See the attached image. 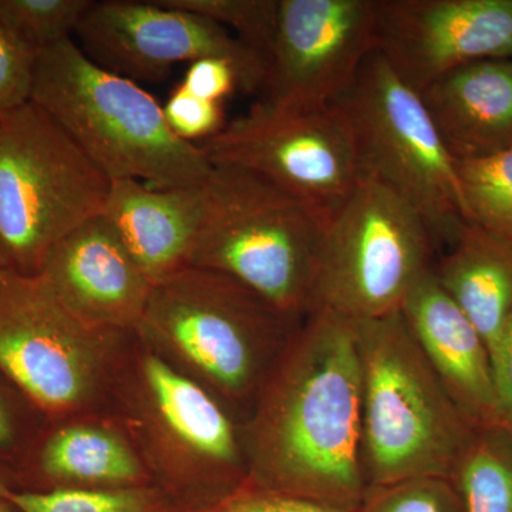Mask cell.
I'll return each instance as SVG.
<instances>
[{"label": "cell", "instance_id": "1", "mask_svg": "<svg viewBox=\"0 0 512 512\" xmlns=\"http://www.w3.org/2000/svg\"><path fill=\"white\" fill-rule=\"evenodd\" d=\"M241 431L249 485L359 511L369 485L355 322L328 311L303 320Z\"/></svg>", "mask_w": 512, "mask_h": 512}, {"label": "cell", "instance_id": "2", "mask_svg": "<svg viewBox=\"0 0 512 512\" xmlns=\"http://www.w3.org/2000/svg\"><path fill=\"white\" fill-rule=\"evenodd\" d=\"M154 484L185 512H214L249 485L241 424L211 392L130 333L111 409Z\"/></svg>", "mask_w": 512, "mask_h": 512}, {"label": "cell", "instance_id": "3", "mask_svg": "<svg viewBox=\"0 0 512 512\" xmlns=\"http://www.w3.org/2000/svg\"><path fill=\"white\" fill-rule=\"evenodd\" d=\"M301 323L235 279L188 266L153 285L134 332L242 424Z\"/></svg>", "mask_w": 512, "mask_h": 512}, {"label": "cell", "instance_id": "4", "mask_svg": "<svg viewBox=\"0 0 512 512\" xmlns=\"http://www.w3.org/2000/svg\"><path fill=\"white\" fill-rule=\"evenodd\" d=\"M30 101L110 180L192 187L207 183L214 170L200 144L170 130L154 96L92 62L72 37L37 56Z\"/></svg>", "mask_w": 512, "mask_h": 512}, {"label": "cell", "instance_id": "5", "mask_svg": "<svg viewBox=\"0 0 512 512\" xmlns=\"http://www.w3.org/2000/svg\"><path fill=\"white\" fill-rule=\"evenodd\" d=\"M355 326L367 485L453 477L477 430L451 399L402 311Z\"/></svg>", "mask_w": 512, "mask_h": 512}, {"label": "cell", "instance_id": "6", "mask_svg": "<svg viewBox=\"0 0 512 512\" xmlns=\"http://www.w3.org/2000/svg\"><path fill=\"white\" fill-rule=\"evenodd\" d=\"M208 212L190 265L235 279L286 316L312 313L329 215L245 168L214 164Z\"/></svg>", "mask_w": 512, "mask_h": 512}, {"label": "cell", "instance_id": "7", "mask_svg": "<svg viewBox=\"0 0 512 512\" xmlns=\"http://www.w3.org/2000/svg\"><path fill=\"white\" fill-rule=\"evenodd\" d=\"M128 336L84 323L42 276L0 275V373L47 423L99 417L111 407Z\"/></svg>", "mask_w": 512, "mask_h": 512}, {"label": "cell", "instance_id": "8", "mask_svg": "<svg viewBox=\"0 0 512 512\" xmlns=\"http://www.w3.org/2000/svg\"><path fill=\"white\" fill-rule=\"evenodd\" d=\"M111 180L33 101L0 113V255L40 274L60 239L103 212Z\"/></svg>", "mask_w": 512, "mask_h": 512}, {"label": "cell", "instance_id": "9", "mask_svg": "<svg viewBox=\"0 0 512 512\" xmlns=\"http://www.w3.org/2000/svg\"><path fill=\"white\" fill-rule=\"evenodd\" d=\"M434 244L419 212L363 173L326 225L312 313L362 322L400 311L413 286L433 269Z\"/></svg>", "mask_w": 512, "mask_h": 512}, {"label": "cell", "instance_id": "10", "mask_svg": "<svg viewBox=\"0 0 512 512\" xmlns=\"http://www.w3.org/2000/svg\"><path fill=\"white\" fill-rule=\"evenodd\" d=\"M333 104L349 121L363 173L409 202L434 242L450 247L470 220L456 160L420 93L375 50L348 92Z\"/></svg>", "mask_w": 512, "mask_h": 512}, {"label": "cell", "instance_id": "11", "mask_svg": "<svg viewBox=\"0 0 512 512\" xmlns=\"http://www.w3.org/2000/svg\"><path fill=\"white\" fill-rule=\"evenodd\" d=\"M200 144L212 164L245 168L332 215L363 175L355 136L336 104L261 100Z\"/></svg>", "mask_w": 512, "mask_h": 512}, {"label": "cell", "instance_id": "12", "mask_svg": "<svg viewBox=\"0 0 512 512\" xmlns=\"http://www.w3.org/2000/svg\"><path fill=\"white\" fill-rule=\"evenodd\" d=\"M74 35L92 62L134 82H158L177 64L220 57L237 67L245 92L264 86V57L218 23L164 0H93Z\"/></svg>", "mask_w": 512, "mask_h": 512}, {"label": "cell", "instance_id": "13", "mask_svg": "<svg viewBox=\"0 0 512 512\" xmlns=\"http://www.w3.org/2000/svg\"><path fill=\"white\" fill-rule=\"evenodd\" d=\"M376 0H279L262 90L278 106L336 103L376 50Z\"/></svg>", "mask_w": 512, "mask_h": 512}, {"label": "cell", "instance_id": "14", "mask_svg": "<svg viewBox=\"0 0 512 512\" xmlns=\"http://www.w3.org/2000/svg\"><path fill=\"white\" fill-rule=\"evenodd\" d=\"M376 50L416 92L466 64L512 59V0H376Z\"/></svg>", "mask_w": 512, "mask_h": 512}, {"label": "cell", "instance_id": "15", "mask_svg": "<svg viewBox=\"0 0 512 512\" xmlns=\"http://www.w3.org/2000/svg\"><path fill=\"white\" fill-rule=\"evenodd\" d=\"M39 276L74 316L111 332L136 330L153 289L103 214L60 239Z\"/></svg>", "mask_w": 512, "mask_h": 512}, {"label": "cell", "instance_id": "16", "mask_svg": "<svg viewBox=\"0 0 512 512\" xmlns=\"http://www.w3.org/2000/svg\"><path fill=\"white\" fill-rule=\"evenodd\" d=\"M100 417L47 423L13 478L15 490L52 493L156 485L127 430Z\"/></svg>", "mask_w": 512, "mask_h": 512}, {"label": "cell", "instance_id": "17", "mask_svg": "<svg viewBox=\"0 0 512 512\" xmlns=\"http://www.w3.org/2000/svg\"><path fill=\"white\" fill-rule=\"evenodd\" d=\"M400 311L470 426L481 430L501 424L490 349L437 281L434 268L413 286Z\"/></svg>", "mask_w": 512, "mask_h": 512}, {"label": "cell", "instance_id": "18", "mask_svg": "<svg viewBox=\"0 0 512 512\" xmlns=\"http://www.w3.org/2000/svg\"><path fill=\"white\" fill-rule=\"evenodd\" d=\"M207 183L154 188L136 180H111L101 214L153 285L190 265L207 217Z\"/></svg>", "mask_w": 512, "mask_h": 512}, {"label": "cell", "instance_id": "19", "mask_svg": "<svg viewBox=\"0 0 512 512\" xmlns=\"http://www.w3.org/2000/svg\"><path fill=\"white\" fill-rule=\"evenodd\" d=\"M456 161L512 147V59L458 67L420 93Z\"/></svg>", "mask_w": 512, "mask_h": 512}, {"label": "cell", "instance_id": "20", "mask_svg": "<svg viewBox=\"0 0 512 512\" xmlns=\"http://www.w3.org/2000/svg\"><path fill=\"white\" fill-rule=\"evenodd\" d=\"M434 274L493 349L512 316V242L468 222Z\"/></svg>", "mask_w": 512, "mask_h": 512}, {"label": "cell", "instance_id": "21", "mask_svg": "<svg viewBox=\"0 0 512 512\" xmlns=\"http://www.w3.org/2000/svg\"><path fill=\"white\" fill-rule=\"evenodd\" d=\"M451 478L463 512H512V431L477 430Z\"/></svg>", "mask_w": 512, "mask_h": 512}, {"label": "cell", "instance_id": "22", "mask_svg": "<svg viewBox=\"0 0 512 512\" xmlns=\"http://www.w3.org/2000/svg\"><path fill=\"white\" fill-rule=\"evenodd\" d=\"M456 163L468 220L512 242V147Z\"/></svg>", "mask_w": 512, "mask_h": 512}, {"label": "cell", "instance_id": "23", "mask_svg": "<svg viewBox=\"0 0 512 512\" xmlns=\"http://www.w3.org/2000/svg\"><path fill=\"white\" fill-rule=\"evenodd\" d=\"M22 512H185L157 485L124 490L8 494Z\"/></svg>", "mask_w": 512, "mask_h": 512}, {"label": "cell", "instance_id": "24", "mask_svg": "<svg viewBox=\"0 0 512 512\" xmlns=\"http://www.w3.org/2000/svg\"><path fill=\"white\" fill-rule=\"evenodd\" d=\"M92 3L93 0H0V23L39 56L72 37Z\"/></svg>", "mask_w": 512, "mask_h": 512}, {"label": "cell", "instance_id": "25", "mask_svg": "<svg viewBox=\"0 0 512 512\" xmlns=\"http://www.w3.org/2000/svg\"><path fill=\"white\" fill-rule=\"evenodd\" d=\"M218 23L264 57L274 40L279 0H164Z\"/></svg>", "mask_w": 512, "mask_h": 512}, {"label": "cell", "instance_id": "26", "mask_svg": "<svg viewBox=\"0 0 512 512\" xmlns=\"http://www.w3.org/2000/svg\"><path fill=\"white\" fill-rule=\"evenodd\" d=\"M357 512H463L453 478L420 477L370 485Z\"/></svg>", "mask_w": 512, "mask_h": 512}, {"label": "cell", "instance_id": "27", "mask_svg": "<svg viewBox=\"0 0 512 512\" xmlns=\"http://www.w3.org/2000/svg\"><path fill=\"white\" fill-rule=\"evenodd\" d=\"M46 424L35 404L0 373V471L15 478Z\"/></svg>", "mask_w": 512, "mask_h": 512}, {"label": "cell", "instance_id": "28", "mask_svg": "<svg viewBox=\"0 0 512 512\" xmlns=\"http://www.w3.org/2000/svg\"><path fill=\"white\" fill-rule=\"evenodd\" d=\"M163 111L170 130L188 143H202L225 126L222 104L194 96L183 84L171 92Z\"/></svg>", "mask_w": 512, "mask_h": 512}, {"label": "cell", "instance_id": "29", "mask_svg": "<svg viewBox=\"0 0 512 512\" xmlns=\"http://www.w3.org/2000/svg\"><path fill=\"white\" fill-rule=\"evenodd\" d=\"M36 60L0 23V113L30 101Z\"/></svg>", "mask_w": 512, "mask_h": 512}, {"label": "cell", "instance_id": "30", "mask_svg": "<svg viewBox=\"0 0 512 512\" xmlns=\"http://www.w3.org/2000/svg\"><path fill=\"white\" fill-rule=\"evenodd\" d=\"M181 84L194 96L217 103L241 89L237 67L220 57H205L188 64Z\"/></svg>", "mask_w": 512, "mask_h": 512}, {"label": "cell", "instance_id": "31", "mask_svg": "<svg viewBox=\"0 0 512 512\" xmlns=\"http://www.w3.org/2000/svg\"><path fill=\"white\" fill-rule=\"evenodd\" d=\"M214 512H355L247 485Z\"/></svg>", "mask_w": 512, "mask_h": 512}, {"label": "cell", "instance_id": "32", "mask_svg": "<svg viewBox=\"0 0 512 512\" xmlns=\"http://www.w3.org/2000/svg\"><path fill=\"white\" fill-rule=\"evenodd\" d=\"M490 355L501 424L512 431V316Z\"/></svg>", "mask_w": 512, "mask_h": 512}, {"label": "cell", "instance_id": "33", "mask_svg": "<svg viewBox=\"0 0 512 512\" xmlns=\"http://www.w3.org/2000/svg\"><path fill=\"white\" fill-rule=\"evenodd\" d=\"M12 490H15V483H13L12 477L0 471V498L6 497L9 491Z\"/></svg>", "mask_w": 512, "mask_h": 512}, {"label": "cell", "instance_id": "34", "mask_svg": "<svg viewBox=\"0 0 512 512\" xmlns=\"http://www.w3.org/2000/svg\"><path fill=\"white\" fill-rule=\"evenodd\" d=\"M10 493V491H9ZM0 512H22L20 511V508L18 505L13 503L12 500H10L9 495H6V497L0 498Z\"/></svg>", "mask_w": 512, "mask_h": 512}, {"label": "cell", "instance_id": "35", "mask_svg": "<svg viewBox=\"0 0 512 512\" xmlns=\"http://www.w3.org/2000/svg\"><path fill=\"white\" fill-rule=\"evenodd\" d=\"M5 269L8 268H6L5 262H3L2 255H0V275H2V272L5 271Z\"/></svg>", "mask_w": 512, "mask_h": 512}]
</instances>
